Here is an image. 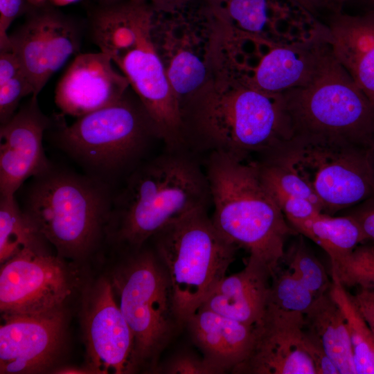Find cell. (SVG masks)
Instances as JSON below:
<instances>
[{"instance_id":"ab89813d","label":"cell","mask_w":374,"mask_h":374,"mask_svg":"<svg viewBox=\"0 0 374 374\" xmlns=\"http://www.w3.org/2000/svg\"><path fill=\"white\" fill-rule=\"evenodd\" d=\"M57 373H90L89 370H83L81 368H77L73 367H64L55 370Z\"/></svg>"},{"instance_id":"603a6c76","label":"cell","mask_w":374,"mask_h":374,"mask_svg":"<svg viewBox=\"0 0 374 374\" xmlns=\"http://www.w3.org/2000/svg\"><path fill=\"white\" fill-rule=\"evenodd\" d=\"M304 321L305 330L319 341L339 373L357 374L346 323L330 292L315 298Z\"/></svg>"},{"instance_id":"f6af8a7d","label":"cell","mask_w":374,"mask_h":374,"mask_svg":"<svg viewBox=\"0 0 374 374\" xmlns=\"http://www.w3.org/2000/svg\"><path fill=\"white\" fill-rule=\"evenodd\" d=\"M364 1L367 5L368 10H374V0H364Z\"/></svg>"},{"instance_id":"836d02e7","label":"cell","mask_w":374,"mask_h":374,"mask_svg":"<svg viewBox=\"0 0 374 374\" xmlns=\"http://www.w3.org/2000/svg\"><path fill=\"white\" fill-rule=\"evenodd\" d=\"M33 7L27 0H0V52L12 51L8 30L18 17Z\"/></svg>"},{"instance_id":"8992f818","label":"cell","mask_w":374,"mask_h":374,"mask_svg":"<svg viewBox=\"0 0 374 374\" xmlns=\"http://www.w3.org/2000/svg\"><path fill=\"white\" fill-rule=\"evenodd\" d=\"M113 197L105 182L52 167L33 178L22 210L60 256L80 259L108 234Z\"/></svg>"},{"instance_id":"8d00e7d4","label":"cell","mask_w":374,"mask_h":374,"mask_svg":"<svg viewBox=\"0 0 374 374\" xmlns=\"http://www.w3.org/2000/svg\"><path fill=\"white\" fill-rule=\"evenodd\" d=\"M351 296L374 335V289L359 288Z\"/></svg>"},{"instance_id":"ee69618b","label":"cell","mask_w":374,"mask_h":374,"mask_svg":"<svg viewBox=\"0 0 374 374\" xmlns=\"http://www.w3.org/2000/svg\"><path fill=\"white\" fill-rule=\"evenodd\" d=\"M30 4L35 7L42 6L46 5V2H48V0H27Z\"/></svg>"},{"instance_id":"9c48e42d","label":"cell","mask_w":374,"mask_h":374,"mask_svg":"<svg viewBox=\"0 0 374 374\" xmlns=\"http://www.w3.org/2000/svg\"><path fill=\"white\" fill-rule=\"evenodd\" d=\"M59 126L58 146L91 177L107 184L136 161L152 137H158L140 100L128 91L117 102Z\"/></svg>"},{"instance_id":"5b68a950","label":"cell","mask_w":374,"mask_h":374,"mask_svg":"<svg viewBox=\"0 0 374 374\" xmlns=\"http://www.w3.org/2000/svg\"><path fill=\"white\" fill-rule=\"evenodd\" d=\"M282 95L289 150L367 148L374 136V108L333 53L311 83Z\"/></svg>"},{"instance_id":"ffe728a7","label":"cell","mask_w":374,"mask_h":374,"mask_svg":"<svg viewBox=\"0 0 374 374\" xmlns=\"http://www.w3.org/2000/svg\"><path fill=\"white\" fill-rule=\"evenodd\" d=\"M195 344L216 374L233 371L247 357L254 326H248L211 310L199 308L187 321Z\"/></svg>"},{"instance_id":"e575fe53","label":"cell","mask_w":374,"mask_h":374,"mask_svg":"<svg viewBox=\"0 0 374 374\" xmlns=\"http://www.w3.org/2000/svg\"><path fill=\"white\" fill-rule=\"evenodd\" d=\"M304 344L310 357L316 374H340L335 364L327 355L319 341L304 328Z\"/></svg>"},{"instance_id":"ac0fdd59","label":"cell","mask_w":374,"mask_h":374,"mask_svg":"<svg viewBox=\"0 0 374 374\" xmlns=\"http://www.w3.org/2000/svg\"><path fill=\"white\" fill-rule=\"evenodd\" d=\"M113 64L102 51L78 55L55 89V102L62 114L79 118L119 100L130 84Z\"/></svg>"},{"instance_id":"f546056e","label":"cell","mask_w":374,"mask_h":374,"mask_svg":"<svg viewBox=\"0 0 374 374\" xmlns=\"http://www.w3.org/2000/svg\"><path fill=\"white\" fill-rule=\"evenodd\" d=\"M314 299L312 292L290 269L283 271L280 266L271 276L269 303L304 314Z\"/></svg>"},{"instance_id":"6da1fadb","label":"cell","mask_w":374,"mask_h":374,"mask_svg":"<svg viewBox=\"0 0 374 374\" xmlns=\"http://www.w3.org/2000/svg\"><path fill=\"white\" fill-rule=\"evenodd\" d=\"M218 54L204 84L180 101L184 145L208 147L241 161L283 152L290 137L282 94L265 93Z\"/></svg>"},{"instance_id":"e0dca14e","label":"cell","mask_w":374,"mask_h":374,"mask_svg":"<svg viewBox=\"0 0 374 374\" xmlns=\"http://www.w3.org/2000/svg\"><path fill=\"white\" fill-rule=\"evenodd\" d=\"M230 23L270 48L312 37L321 24L292 0H220Z\"/></svg>"},{"instance_id":"d6986e66","label":"cell","mask_w":374,"mask_h":374,"mask_svg":"<svg viewBox=\"0 0 374 374\" xmlns=\"http://www.w3.org/2000/svg\"><path fill=\"white\" fill-rule=\"evenodd\" d=\"M332 53L327 26L309 39L271 48L248 79L271 94L304 87L317 76Z\"/></svg>"},{"instance_id":"cb8c5ba5","label":"cell","mask_w":374,"mask_h":374,"mask_svg":"<svg viewBox=\"0 0 374 374\" xmlns=\"http://www.w3.org/2000/svg\"><path fill=\"white\" fill-rule=\"evenodd\" d=\"M294 229L321 247L331 263L346 257L366 242L360 226L349 214L332 217L321 212Z\"/></svg>"},{"instance_id":"9a60e30c","label":"cell","mask_w":374,"mask_h":374,"mask_svg":"<svg viewBox=\"0 0 374 374\" xmlns=\"http://www.w3.org/2000/svg\"><path fill=\"white\" fill-rule=\"evenodd\" d=\"M0 373H32L48 370L64 346L63 310L38 315H1Z\"/></svg>"},{"instance_id":"d590c367","label":"cell","mask_w":374,"mask_h":374,"mask_svg":"<svg viewBox=\"0 0 374 374\" xmlns=\"http://www.w3.org/2000/svg\"><path fill=\"white\" fill-rule=\"evenodd\" d=\"M349 215L360 226L366 241L374 244V197L353 206Z\"/></svg>"},{"instance_id":"52a82bcc","label":"cell","mask_w":374,"mask_h":374,"mask_svg":"<svg viewBox=\"0 0 374 374\" xmlns=\"http://www.w3.org/2000/svg\"><path fill=\"white\" fill-rule=\"evenodd\" d=\"M151 239L168 274L177 318L185 328L226 276L239 248L218 231L207 209L171 222Z\"/></svg>"},{"instance_id":"ba28073f","label":"cell","mask_w":374,"mask_h":374,"mask_svg":"<svg viewBox=\"0 0 374 374\" xmlns=\"http://www.w3.org/2000/svg\"><path fill=\"white\" fill-rule=\"evenodd\" d=\"M143 246L130 250L111 281L133 335L131 373L157 371L161 353L182 328L166 269L154 250Z\"/></svg>"},{"instance_id":"5bb4252c","label":"cell","mask_w":374,"mask_h":374,"mask_svg":"<svg viewBox=\"0 0 374 374\" xmlns=\"http://www.w3.org/2000/svg\"><path fill=\"white\" fill-rule=\"evenodd\" d=\"M82 323L90 373H131L133 335L110 281L100 279L89 292Z\"/></svg>"},{"instance_id":"4316f807","label":"cell","mask_w":374,"mask_h":374,"mask_svg":"<svg viewBox=\"0 0 374 374\" xmlns=\"http://www.w3.org/2000/svg\"><path fill=\"white\" fill-rule=\"evenodd\" d=\"M33 94L29 79L12 51L0 52V123L5 124L18 110L21 100Z\"/></svg>"},{"instance_id":"44dd1931","label":"cell","mask_w":374,"mask_h":374,"mask_svg":"<svg viewBox=\"0 0 374 374\" xmlns=\"http://www.w3.org/2000/svg\"><path fill=\"white\" fill-rule=\"evenodd\" d=\"M271 277L266 267L248 258L244 268L225 276L199 308L255 326L263 317L269 304Z\"/></svg>"},{"instance_id":"277c9868","label":"cell","mask_w":374,"mask_h":374,"mask_svg":"<svg viewBox=\"0 0 374 374\" xmlns=\"http://www.w3.org/2000/svg\"><path fill=\"white\" fill-rule=\"evenodd\" d=\"M204 170L214 208V226L272 276L285 259L287 237L296 232L261 180L255 161L211 152Z\"/></svg>"},{"instance_id":"8fae6325","label":"cell","mask_w":374,"mask_h":374,"mask_svg":"<svg viewBox=\"0 0 374 374\" xmlns=\"http://www.w3.org/2000/svg\"><path fill=\"white\" fill-rule=\"evenodd\" d=\"M71 278L60 257L25 248L1 264V315H38L62 310Z\"/></svg>"},{"instance_id":"7a4b0ae2","label":"cell","mask_w":374,"mask_h":374,"mask_svg":"<svg viewBox=\"0 0 374 374\" xmlns=\"http://www.w3.org/2000/svg\"><path fill=\"white\" fill-rule=\"evenodd\" d=\"M158 12L146 2L118 0L96 4L89 14L93 42L127 78L168 149L184 147L179 99L152 35Z\"/></svg>"},{"instance_id":"b9f144b4","label":"cell","mask_w":374,"mask_h":374,"mask_svg":"<svg viewBox=\"0 0 374 374\" xmlns=\"http://www.w3.org/2000/svg\"><path fill=\"white\" fill-rule=\"evenodd\" d=\"M292 1L296 2L299 5L301 6L303 8H305L306 10H308L312 14H313V15L316 14L314 9L310 5V3L307 1V0H292Z\"/></svg>"},{"instance_id":"f1b7e54d","label":"cell","mask_w":374,"mask_h":374,"mask_svg":"<svg viewBox=\"0 0 374 374\" xmlns=\"http://www.w3.org/2000/svg\"><path fill=\"white\" fill-rule=\"evenodd\" d=\"M331 271L346 287L374 289V244L362 243L331 263Z\"/></svg>"},{"instance_id":"60d3db41","label":"cell","mask_w":374,"mask_h":374,"mask_svg":"<svg viewBox=\"0 0 374 374\" xmlns=\"http://www.w3.org/2000/svg\"><path fill=\"white\" fill-rule=\"evenodd\" d=\"M368 152L369 154V157L374 170V136L372 138L371 142L369 143L368 147Z\"/></svg>"},{"instance_id":"3957f363","label":"cell","mask_w":374,"mask_h":374,"mask_svg":"<svg viewBox=\"0 0 374 374\" xmlns=\"http://www.w3.org/2000/svg\"><path fill=\"white\" fill-rule=\"evenodd\" d=\"M180 149L137 166L113 197L107 236L129 250L139 249L171 222L208 209L205 170Z\"/></svg>"},{"instance_id":"1f68e13d","label":"cell","mask_w":374,"mask_h":374,"mask_svg":"<svg viewBox=\"0 0 374 374\" xmlns=\"http://www.w3.org/2000/svg\"><path fill=\"white\" fill-rule=\"evenodd\" d=\"M273 197L293 229L322 212L316 204L303 197L283 195Z\"/></svg>"},{"instance_id":"7c38bea8","label":"cell","mask_w":374,"mask_h":374,"mask_svg":"<svg viewBox=\"0 0 374 374\" xmlns=\"http://www.w3.org/2000/svg\"><path fill=\"white\" fill-rule=\"evenodd\" d=\"M9 35L16 55L37 97L51 77L80 49L82 30L75 20L51 6L33 7Z\"/></svg>"},{"instance_id":"484cf974","label":"cell","mask_w":374,"mask_h":374,"mask_svg":"<svg viewBox=\"0 0 374 374\" xmlns=\"http://www.w3.org/2000/svg\"><path fill=\"white\" fill-rule=\"evenodd\" d=\"M44 240L20 208L15 196H0L1 264L25 248L42 249Z\"/></svg>"},{"instance_id":"83f0119b","label":"cell","mask_w":374,"mask_h":374,"mask_svg":"<svg viewBox=\"0 0 374 374\" xmlns=\"http://www.w3.org/2000/svg\"><path fill=\"white\" fill-rule=\"evenodd\" d=\"M211 69V54L205 62L189 51H182L174 57L166 73L179 103L204 84Z\"/></svg>"},{"instance_id":"4dcf8cb0","label":"cell","mask_w":374,"mask_h":374,"mask_svg":"<svg viewBox=\"0 0 374 374\" xmlns=\"http://www.w3.org/2000/svg\"><path fill=\"white\" fill-rule=\"evenodd\" d=\"M287 259L289 269L317 298L329 292L330 281L319 260L310 252L302 241L291 249Z\"/></svg>"},{"instance_id":"74e56055","label":"cell","mask_w":374,"mask_h":374,"mask_svg":"<svg viewBox=\"0 0 374 374\" xmlns=\"http://www.w3.org/2000/svg\"><path fill=\"white\" fill-rule=\"evenodd\" d=\"M96 4H105L112 3L118 0H93ZM146 1L150 3L153 8L159 12H172L184 6L190 0H136ZM206 2L215 1L218 0H205Z\"/></svg>"},{"instance_id":"d4e9b609","label":"cell","mask_w":374,"mask_h":374,"mask_svg":"<svg viewBox=\"0 0 374 374\" xmlns=\"http://www.w3.org/2000/svg\"><path fill=\"white\" fill-rule=\"evenodd\" d=\"M330 294L345 319L357 374H374V335L346 287L332 274Z\"/></svg>"},{"instance_id":"2e32d148","label":"cell","mask_w":374,"mask_h":374,"mask_svg":"<svg viewBox=\"0 0 374 374\" xmlns=\"http://www.w3.org/2000/svg\"><path fill=\"white\" fill-rule=\"evenodd\" d=\"M51 125L33 96L1 125L0 196H15L26 179L52 168L42 142Z\"/></svg>"},{"instance_id":"30bf717a","label":"cell","mask_w":374,"mask_h":374,"mask_svg":"<svg viewBox=\"0 0 374 374\" xmlns=\"http://www.w3.org/2000/svg\"><path fill=\"white\" fill-rule=\"evenodd\" d=\"M306 181L323 213L332 215L374 197V170L367 148H306L281 156Z\"/></svg>"},{"instance_id":"4fadbf2b","label":"cell","mask_w":374,"mask_h":374,"mask_svg":"<svg viewBox=\"0 0 374 374\" xmlns=\"http://www.w3.org/2000/svg\"><path fill=\"white\" fill-rule=\"evenodd\" d=\"M304 314L269 303L254 326L253 339L247 358L233 373L316 374L304 344Z\"/></svg>"},{"instance_id":"7bdbcfd3","label":"cell","mask_w":374,"mask_h":374,"mask_svg":"<svg viewBox=\"0 0 374 374\" xmlns=\"http://www.w3.org/2000/svg\"><path fill=\"white\" fill-rule=\"evenodd\" d=\"M78 0H48L53 5L55 6H64Z\"/></svg>"},{"instance_id":"f35d334b","label":"cell","mask_w":374,"mask_h":374,"mask_svg":"<svg viewBox=\"0 0 374 374\" xmlns=\"http://www.w3.org/2000/svg\"><path fill=\"white\" fill-rule=\"evenodd\" d=\"M348 0H307L317 12L321 8H328L333 13L341 11V8Z\"/></svg>"},{"instance_id":"d6a6232c","label":"cell","mask_w":374,"mask_h":374,"mask_svg":"<svg viewBox=\"0 0 374 374\" xmlns=\"http://www.w3.org/2000/svg\"><path fill=\"white\" fill-rule=\"evenodd\" d=\"M157 371L168 374H216L203 357L186 351L172 357L164 364L159 366Z\"/></svg>"},{"instance_id":"7402d4cb","label":"cell","mask_w":374,"mask_h":374,"mask_svg":"<svg viewBox=\"0 0 374 374\" xmlns=\"http://www.w3.org/2000/svg\"><path fill=\"white\" fill-rule=\"evenodd\" d=\"M327 26L335 57L374 108V10L357 15L334 12Z\"/></svg>"}]
</instances>
